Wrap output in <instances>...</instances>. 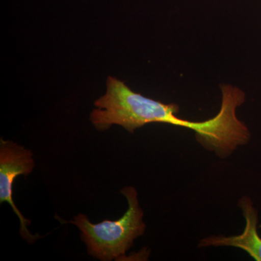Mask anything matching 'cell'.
Returning a JSON list of instances; mask_svg holds the SVG:
<instances>
[{
	"mask_svg": "<svg viewBox=\"0 0 261 261\" xmlns=\"http://www.w3.org/2000/svg\"><path fill=\"white\" fill-rule=\"evenodd\" d=\"M94 106L96 108L90 114V121L101 132L113 125H119L134 133L147 123H168L194 130L196 140L209 151L221 148L229 134V121L221 111L205 121L182 119L176 116L179 111L177 105L164 104L136 93L115 77H108L106 93L94 102Z\"/></svg>",
	"mask_w": 261,
	"mask_h": 261,
	"instance_id": "obj_1",
	"label": "cell"
},
{
	"mask_svg": "<svg viewBox=\"0 0 261 261\" xmlns=\"http://www.w3.org/2000/svg\"><path fill=\"white\" fill-rule=\"evenodd\" d=\"M128 202V210L116 221L105 220L98 224L89 221L86 215L79 214L73 221H63L57 218L62 224L68 223L80 228L81 238L87 247L91 256L102 261L118 260L123 257L136 239L145 233L144 212L138 200V194L133 187H126L121 190Z\"/></svg>",
	"mask_w": 261,
	"mask_h": 261,
	"instance_id": "obj_2",
	"label": "cell"
},
{
	"mask_svg": "<svg viewBox=\"0 0 261 261\" xmlns=\"http://www.w3.org/2000/svg\"><path fill=\"white\" fill-rule=\"evenodd\" d=\"M35 166L30 149L11 141L0 140V203L8 202L20 220V234L27 243L32 244L42 237L32 234L28 229L32 221L24 217L13 198V185L17 176H28Z\"/></svg>",
	"mask_w": 261,
	"mask_h": 261,
	"instance_id": "obj_3",
	"label": "cell"
},
{
	"mask_svg": "<svg viewBox=\"0 0 261 261\" xmlns=\"http://www.w3.org/2000/svg\"><path fill=\"white\" fill-rule=\"evenodd\" d=\"M245 219V227L241 234L236 236H211L202 239L199 247H233L242 249L254 260L261 261V238L257 232L258 212L250 197L243 196L238 202Z\"/></svg>",
	"mask_w": 261,
	"mask_h": 261,
	"instance_id": "obj_4",
	"label": "cell"
}]
</instances>
